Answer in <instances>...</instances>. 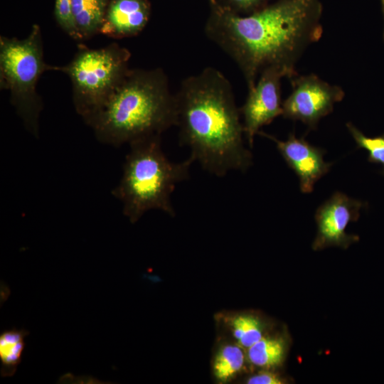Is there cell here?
I'll return each instance as SVG.
<instances>
[{
	"label": "cell",
	"mask_w": 384,
	"mask_h": 384,
	"mask_svg": "<svg viewBox=\"0 0 384 384\" xmlns=\"http://www.w3.org/2000/svg\"><path fill=\"white\" fill-rule=\"evenodd\" d=\"M366 204L339 191L333 193L316 211L317 235L314 248L331 245L347 247L357 240V236L346 234V228L350 222L357 220Z\"/></svg>",
	"instance_id": "9"
},
{
	"label": "cell",
	"mask_w": 384,
	"mask_h": 384,
	"mask_svg": "<svg viewBox=\"0 0 384 384\" xmlns=\"http://www.w3.org/2000/svg\"><path fill=\"white\" fill-rule=\"evenodd\" d=\"M41 31L35 24L23 39L0 36V88L10 93V102L26 129L39 134V117L43 108L36 85L41 75L60 70V66L46 63L43 58Z\"/></svg>",
	"instance_id": "5"
},
{
	"label": "cell",
	"mask_w": 384,
	"mask_h": 384,
	"mask_svg": "<svg viewBox=\"0 0 384 384\" xmlns=\"http://www.w3.org/2000/svg\"><path fill=\"white\" fill-rule=\"evenodd\" d=\"M380 4H381L382 13L383 16V21H384V0H380ZM383 38H384V30H383Z\"/></svg>",
	"instance_id": "21"
},
{
	"label": "cell",
	"mask_w": 384,
	"mask_h": 384,
	"mask_svg": "<svg viewBox=\"0 0 384 384\" xmlns=\"http://www.w3.org/2000/svg\"><path fill=\"white\" fill-rule=\"evenodd\" d=\"M72 0H55V17L60 27L70 37L81 41L82 38L76 29L71 9Z\"/></svg>",
	"instance_id": "18"
},
{
	"label": "cell",
	"mask_w": 384,
	"mask_h": 384,
	"mask_svg": "<svg viewBox=\"0 0 384 384\" xmlns=\"http://www.w3.org/2000/svg\"><path fill=\"white\" fill-rule=\"evenodd\" d=\"M109 0H72L73 21L82 40L100 33Z\"/></svg>",
	"instance_id": "12"
},
{
	"label": "cell",
	"mask_w": 384,
	"mask_h": 384,
	"mask_svg": "<svg viewBox=\"0 0 384 384\" xmlns=\"http://www.w3.org/2000/svg\"><path fill=\"white\" fill-rule=\"evenodd\" d=\"M245 361L243 348L238 344L223 346L216 352L213 362L215 378L223 383L231 380L242 370Z\"/></svg>",
	"instance_id": "15"
},
{
	"label": "cell",
	"mask_w": 384,
	"mask_h": 384,
	"mask_svg": "<svg viewBox=\"0 0 384 384\" xmlns=\"http://www.w3.org/2000/svg\"><path fill=\"white\" fill-rule=\"evenodd\" d=\"M225 9L240 15H249L267 5L268 0H217Z\"/></svg>",
	"instance_id": "19"
},
{
	"label": "cell",
	"mask_w": 384,
	"mask_h": 384,
	"mask_svg": "<svg viewBox=\"0 0 384 384\" xmlns=\"http://www.w3.org/2000/svg\"><path fill=\"white\" fill-rule=\"evenodd\" d=\"M292 91L282 102V116L299 120L309 129H316L319 120L330 114L335 103L345 95L343 89L330 85L314 74L291 79Z\"/></svg>",
	"instance_id": "7"
},
{
	"label": "cell",
	"mask_w": 384,
	"mask_h": 384,
	"mask_svg": "<svg viewBox=\"0 0 384 384\" xmlns=\"http://www.w3.org/2000/svg\"><path fill=\"white\" fill-rule=\"evenodd\" d=\"M130 58L116 43L97 49L80 44L71 61L60 66L70 80L75 110L90 127L129 71Z\"/></svg>",
	"instance_id": "6"
},
{
	"label": "cell",
	"mask_w": 384,
	"mask_h": 384,
	"mask_svg": "<svg viewBox=\"0 0 384 384\" xmlns=\"http://www.w3.org/2000/svg\"><path fill=\"white\" fill-rule=\"evenodd\" d=\"M209 3L205 33L236 63L248 90L268 68L278 69L289 79L297 75V60L322 35L319 0H279L244 16L217 0Z\"/></svg>",
	"instance_id": "1"
},
{
	"label": "cell",
	"mask_w": 384,
	"mask_h": 384,
	"mask_svg": "<svg viewBox=\"0 0 384 384\" xmlns=\"http://www.w3.org/2000/svg\"><path fill=\"white\" fill-rule=\"evenodd\" d=\"M129 146L121 180L112 191L122 202L124 215L132 223L154 209L174 216L171 196L176 185L188 178L194 161L190 157L171 161L161 149V136L135 141Z\"/></svg>",
	"instance_id": "4"
},
{
	"label": "cell",
	"mask_w": 384,
	"mask_h": 384,
	"mask_svg": "<svg viewBox=\"0 0 384 384\" xmlns=\"http://www.w3.org/2000/svg\"><path fill=\"white\" fill-rule=\"evenodd\" d=\"M258 134L276 144L288 166L298 176L302 193L312 192L315 183L330 170L332 163L326 162L324 159L326 151L310 144L304 138H297L292 133L287 140L282 141L262 131H260Z\"/></svg>",
	"instance_id": "10"
},
{
	"label": "cell",
	"mask_w": 384,
	"mask_h": 384,
	"mask_svg": "<svg viewBox=\"0 0 384 384\" xmlns=\"http://www.w3.org/2000/svg\"><path fill=\"white\" fill-rule=\"evenodd\" d=\"M150 15L149 0H109L100 33L115 39L137 36L146 27Z\"/></svg>",
	"instance_id": "11"
},
{
	"label": "cell",
	"mask_w": 384,
	"mask_h": 384,
	"mask_svg": "<svg viewBox=\"0 0 384 384\" xmlns=\"http://www.w3.org/2000/svg\"><path fill=\"white\" fill-rule=\"evenodd\" d=\"M284 380L277 373L269 370L259 371L247 379L248 384H282Z\"/></svg>",
	"instance_id": "20"
},
{
	"label": "cell",
	"mask_w": 384,
	"mask_h": 384,
	"mask_svg": "<svg viewBox=\"0 0 384 384\" xmlns=\"http://www.w3.org/2000/svg\"><path fill=\"white\" fill-rule=\"evenodd\" d=\"M286 353L284 340L279 336H263L247 349V358L252 365L269 369L280 366Z\"/></svg>",
	"instance_id": "14"
},
{
	"label": "cell",
	"mask_w": 384,
	"mask_h": 384,
	"mask_svg": "<svg viewBox=\"0 0 384 384\" xmlns=\"http://www.w3.org/2000/svg\"><path fill=\"white\" fill-rule=\"evenodd\" d=\"M176 94L161 68L130 69L91 127L97 139L119 146L176 125Z\"/></svg>",
	"instance_id": "3"
},
{
	"label": "cell",
	"mask_w": 384,
	"mask_h": 384,
	"mask_svg": "<svg viewBox=\"0 0 384 384\" xmlns=\"http://www.w3.org/2000/svg\"><path fill=\"white\" fill-rule=\"evenodd\" d=\"M285 75L279 70L268 68L260 74L255 86L248 90L240 111L243 117L244 134L250 147L260 129L282 114L280 80Z\"/></svg>",
	"instance_id": "8"
},
{
	"label": "cell",
	"mask_w": 384,
	"mask_h": 384,
	"mask_svg": "<svg viewBox=\"0 0 384 384\" xmlns=\"http://www.w3.org/2000/svg\"><path fill=\"white\" fill-rule=\"evenodd\" d=\"M346 127L354 139L357 148L368 151V161L382 165L380 174L384 176V134L375 137H368L351 122H348Z\"/></svg>",
	"instance_id": "17"
},
{
	"label": "cell",
	"mask_w": 384,
	"mask_h": 384,
	"mask_svg": "<svg viewBox=\"0 0 384 384\" xmlns=\"http://www.w3.org/2000/svg\"><path fill=\"white\" fill-rule=\"evenodd\" d=\"M226 319L232 336L243 348L247 349L264 336L260 320L252 314H236Z\"/></svg>",
	"instance_id": "16"
},
{
	"label": "cell",
	"mask_w": 384,
	"mask_h": 384,
	"mask_svg": "<svg viewBox=\"0 0 384 384\" xmlns=\"http://www.w3.org/2000/svg\"><path fill=\"white\" fill-rule=\"evenodd\" d=\"M181 144L190 158L218 177L246 171L252 155L245 146L240 111L231 83L218 69L207 67L185 78L176 93Z\"/></svg>",
	"instance_id": "2"
},
{
	"label": "cell",
	"mask_w": 384,
	"mask_h": 384,
	"mask_svg": "<svg viewBox=\"0 0 384 384\" xmlns=\"http://www.w3.org/2000/svg\"><path fill=\"white\" fill-rule=\"evenodd\" d=\"M29 332L24 329L4 330L0 334V374L3 378L13 376L21 362L25 338Z\"/></svg>",
	"instance_id": "13"
}]
</instances>
